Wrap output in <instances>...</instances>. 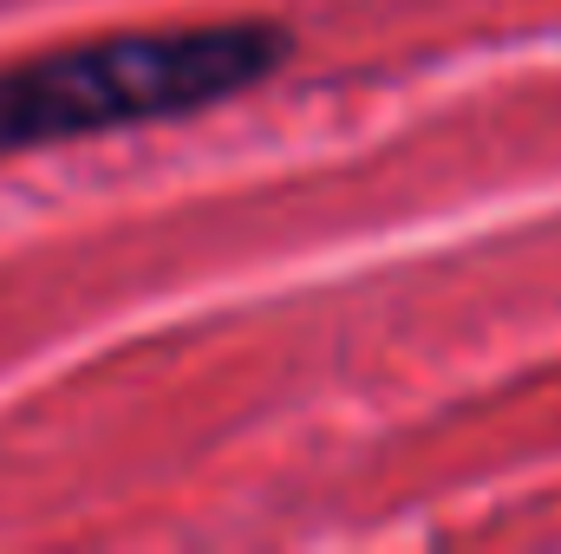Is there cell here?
Masks as SVG:
<instances>
[{"label":"cell","instance_id":"1","mask_svg":"<svg viewBox=\"0 0 561 554\" xmlns=\"http://www.w3.org/2000/svg\"><path fill=\"white\" fill-rule=\"evenodd\" d=\"M294 59L280 20H196L53 46L0 66V157L176 125L262 92Z\"/></svg>","mask_w":561,"mask_h":554}]
</instances>
